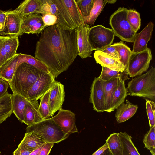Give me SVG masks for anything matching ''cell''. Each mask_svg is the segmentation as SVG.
Instances as JSON below:
<instances>
[{
  "label": "cell",
  "mask_w": 155,
  "mask_h": 155,
  "mask_svg": "<svg viewBox=\"0 0 155 155\" xmlns=\"http://www.w3.org/2000/svg\"><path fill=\"white\" fill-rule=\"evenodd\" d=\"M128 95L155 100V68L152 67L144 74L136 76L129 82Z\"/></svg>",
  "instance_id": "277c9868"
},
{
  "label": "cell",
  "mask_w": 155,
  "mask_h": 155,
  "mask_svg": "<svg viewBox=\"0 0 155 155\" xmlns=\"http://www.w3.org/2000/svg\"><path fill=\"white\" fill-rule=\"evenodd\" d=\"M78 53L76 30L66 29L57 24L41 32L34 55L55 78L68 69Z\"/></svg>",
  "instance_id": "6da1fadb"
},
{
  "label": "cell",
  "mask_w": 155,
  "mask_h": 155,
  "mask_svg": "<svg viewBox=\"0 0 155 155\" xmlns=\"http://www.w3.org/2000/svg\"><path fill=\"white\" fill-rule=\"evenodd\" d=\"M32 151L17 148L13 153V155H29Z\"/></svg>",
  "instance_id": "7dc6e473"
},
{
  "label": "cell",
  "mask_w": 155,
  "mask_h": 155,
  "mask_svg": "<svg viewBox=\"0 0 155 155\" xmlns=\"http://www.w3.org/2000/svg\"><path fill=\"white\" fill-rule=\"evenodd\" d=\"M152 58L151 50L148 48L140 52H132L125 71L130 77L141 75L147 70Z\"/></svg>",
  "instance_id": "ba28073f"
},
{
  "label": "cell",
  "mask_w": 155,
  "mask_h": 155,
  "mask_svg": "<svg viewBox=\"0 0 155 155\" xmlns=\"http://www.w3.org/2000/svg\"><path fill=\"white\" fill-rule=\"evenodd\" d=\"M101 51L119 60L118 53L112 45Z\"/></svg>",
  "instance_id": "7bdbcfd3"
},
{
  "label": "cell",
  "mask_w": 155,
  "mask_h": 155,
  "mask_svg": "<svg viewBox=\"0 0 155 155\" xmlns=\"http://www.w3.org/2000/svg\"><path fill=\"white\" fill-rule=\"evenodd\" d=\"M108 148V147L107 144L105 143L99 148L92 155H100L103 153Z\"/></svg>",
  "instance_id": "c3c4849f"
},
{
  "label": "cell",
  "mask_w": 155,
  "mask_h": 155,
  "mask_svg": "<svg viewBox=\"0 0 155 155\" xmlns=\"http://www.w3.org/2000/svg\"><path fill=\"white\" fill-rule=\"evenodd\" d=\"M53 1L57 8V24L66 29L74 30L84 23L75 0Z\"/></svg>",
  "instance_id": "3957f363"
},
{
  "label": "cell",
  "mask_w": 155,
  "mask_h": 155,
  "mask_svg": "<svg viewBox=\"0 0 155 155\" xmlns=\"http://www.w3.org/2000/svg\"><path fill=\"white\" fill-rule=\"evenodd\" d=\"M44 144L33 150L29 155H39Z\"/></svg>",
  "instance_id": "681fc988"
},
{
  "label": "cell",
  "mask_w": 155,
  "mask_h": 155,
  "mask_svg": "<svg viewBox=\"0 0 155 155\" xmlns=\"http://www.w3.org/2000/svg\"><path fill=\"white\" fill-rule=\"evenodd\" d=\"M138 108L137 104H134L128 100L123 103L116 109L115 114L116 120L118 123L124 122L133 116Z\"/></svg>",
  "instance_id": "ffe728a7"
},
{
  "label": "cell",
  "mask_w": 155,
  "mask_h": 155,
  "mask_svg": "<svg viewBox=\"0 0 155 155\" xmlns=\"http://www.w3.org/2000/svg\"><path fill=\"white\" fill-rule=\"evenodd\" d=\"M118 135L122 147V155H140L132 140V137L125 132H120Z\"/></svg>",
  "instance_id": "d4e9b609"
},
{
  "label": "cell",
  "mask_w": 155,
  "mask_h": 155,
  "mask_svg": "<svg viewBox=\"0 0 155 155\" xmlns=\"http://www.w3.org/2000/svg\"><path fill=\"white\" fill-rule=\"evenodd\" d=\"M11 95L7 91L0 97V124L5 121L13 113L11 101Z\"/></svg>",
  "instance_id": "484cf974"
},
{
  "label": "cell",
  "mask_w": 155,
  "mask_h": 155,
  "mask_svg": "<svg viewBox=\"0 0 155 155\" xmlns=\"http://www.w3.org/2000/svg\"><path fill=\"white\" fill-rule=\"evenodd\" d=\"M94 56L97 63L102 67L120 72L125 71V68L119 60L100 51H96Z\"/></svg>",
  "instance_id": "2e32d148"
},
{
  "label": "cell",
  "mask_w": 155,
  "mask_h": 155,
  "mask_svg": "<svg viewBox=\"0 0 155 155\" xmlns=\"http://www.w3.org/2000/svg\"><path fill=\"white\" fill-rule=\"evenodd\" d=\"M100 155H112L109 148L107 149L103 153Z\"/></svg>",
  "instance_id": "f907efd6"
},
{
  "label": "cell",
  "mask_w": 155,
  "mask_h": 155,
  "mask_svg": "<svg viewBox=\"0 0 155 155\" xmlns=\"http://www.w3.org/2000/svg\"><path fill=\"white\" fill-rule=\"evenodd\" d=\"M155 126L150 127L143 140L144 148L148 150L152 155H155Z\"/></svg>",
  "instance_id": "e575fe53"
},
{
  "label": "cell",
  "mask_w": 155,
  "mask_h": 155,
  "mask_svg": "<svg viewBox=\"0 0 155 155\" xmlns=\"http://www.w3.org/2000/svg\"><path fill=\"white\" fill-rule=\"evenodd\" d=\"M11 101L13 113L21 122L24 123L25 107L31 101L17 94L11 95Z\"/></svg>",
  "instance_id": "7402d4cb"
},
{
  "label": "cell",
  "mask_w": 155,
  "mask_h": 155,
  "mask_svg": "<svg viewBox=\"0 0 155 155\" xmlns=\"http://www.w3.org/2000/svg\"><path fill=\"white\" fill-rule=\"evenodd\" d=\"M0 154H1V152L0 151Z\"/></svg>",
  "instance_id": "f5cc1de1"
},
{
  "label": "cell",
  "mask_w": 155,
  "mask_h": 155,
  "mask_svg": "<svg viewBox=\"0 0 155 155\" xmlns=\"http://www.w3.org/2000/svg\"><path fill=\"white\" fill-rule=\"evenodd\" d=\"M107 3V0H94L89 15L83 18L84 23L89 25H93Z\"/></svg>",
  "instance_id": "4316f807"
},
{
  "label": "cell",
  "mask_w": 155,
  "mask_h": 155,
  "mask_svg": "<svg viewBox=\"0 0 155 155\" xmlns=\"http://www.w3.org/2000/svg\"><path fill=\"white\" fill-rule=\"evenodd\" d=\"M42 5L40 14L42 15L51 13L57 16V8L53 0H41Z\"/></svg>",
  "instance_id": "74e56055"
},
{
  "label": "cell",
  "mask_w": 155,
  "mask_h": 155,
  "mask_svg": "<svg viewBox=\"0 0 155 155\" xmlns=\"http://www.w3.org/2000/svg\"><path fill=\"white\" fill-rule=\"evenodd\" d=\"M42 16V19L44 24L48 27L54 25L57 23V17L53 14L48 13Z\"/></svg>",
  "instance_id": "b9f144b4"
},
{
  "label": "cell",
  "mask_w": 155,
  "mask_h": 155,
  "mask_svg": "<svg viewBox=\"0 0 155 155\" xmlns=\"http://www.w3.org/2000/svg\"><path fill=\"white\" fill-rule=\"evenodd\" d=\"M6 18L5 29L2 35L10 37H17L20 35L22 18L14 10L6 11Z\"/></svg>",
  "instance_id": "5bb4252c"
},
{
  "label": "cell",
  "mask_w": 155,
  "mask_h": 155,
  "mask_svg": "<svg viewBox=\"0 0 155 155\" xmlns=\"http://www.w3.org/2000/svg\"><path fill=\"white\" fill-rule=\"evenodd\" d=\"M106 141L112 155H122V147L118 133L111 134Z\"/></svg>",
  "instance_id": "f1b7e54d"
},
{
  "label": "cell",
  "mask_w": 155,
  "mask_h": 155,
  "mask_svg": "<svg viewBox=\"0 0 155 155\" xmlns=\"http://www.w3.org/2000/svg\"><path fill=\"white\" fill-rule=\"evenodd\" d=\"M154 26V24L150 21L140 32L136 34L133 42L132 52H140L147 49L148 42L152 36Z\"/></svg>",
  "instance_id": "9a60e30c"
},
{
  "label": "cell",
  "mask_w": 155,
  "mask_h": 155,
  "mask_svg": "<svg viewBox=\"0 0 155 155\" xmlns=\"http://www.w3.org/2000/svg\"><path fill=\"white\" fill-rule=\"evenodd\" d=\"M126 18L131 27L137 32L141 26V18L139 12L134 9H128Z\"/></svg>",
  "instance_id": "d590c367"
},
{
  "label": "cell",
  "mask_w": 155,
  "mask_h": 155,
  "mask_svg": "<svg viewBox=\"0 0 155 155\" xmlns=\"http://www.w3.org/2000/svg\"><path fill=\"white\" fill-rule=\"evenodd\" d=\"M54 143H46L43 146L39 155H48Z\"/></svg>",
  "instance_id": "bcb514c9"
},
{
  "label": "cell",
  "mask_w": 155,
  "mask_h": 155,
  "mask_svg": "<svg viewBox=\"0 0 155 155\" xmlns=\"http://www.w3.org/2000/svg\"><path fill=\"white\" fill-rule=\"evenodd\" d=\"M56 82L55 77L50 73L42 71L38 78L27 91L25 98L30 101L40 99Z\"/></svg>",
  "instance_id": "9c48e42d"
},
{
  "label": "cell",
  "mask_w": 155,
  "mask_h": 155,
  "mask_svg": "<svg viewBox=\"0 0 155 155\" xmlns=\"http://www.w3.org/2000/svg\"><path fill=\"white\" fill-rule=\"evenodd\" d=\"M48 27L45 25L42 20L35 24L28 29L25 33L39 34L46 28Z\"/></svg>",
  "instance_id": "60d3db41"
},
{
  "label": "cell",
  "mask_w": 155,
  "mask_h": 155,
  "mask_svg": "<svg viewBox=\"0 0 155 155\" xmlns=\"http://www.w3.org/2000/svg\"><path fill=\"white\" fill-rule=\"evenodd\" d=\"M23 63L32 65L41 71L50 73L46 67L39 60L31 55L21 53L18 57L17 66Z\"/></svg>",
  "instance_id": "4dcf8cb0"
},
{
  "label": "cell",
  "mask_w": 155,
  "mask_h": 155,
  "mask_svg": "<svg viewBox=\"0 0 155 155\" xmlns=\"http://www.w3.org/2000/svg\"><path fill=\"white\" fill-rule=\"evenodd\" d=\"M116 0H107V3H110V4H114L116 2Z\"/></svg>",
  "instance_id": "816d5d0a"
},
{
  "label": "cell",
  "mask_w": 155,
  "mask_h": 155,
  "mask_svg": "<svg viewBox=\"0 0 155 155\" xmlns=\"http://www.w3.org/2000/svg\"><path fill=\"white\" fill-rule=\"evenodd\" d=\"M31 132L40 135L46 143H58L68 137L51 118L28 126L26 132Z\"/></svg>",
  "instance_id": "5b68a950"
},
{
  "label": "cell",
  "mask_w": 155,
  "mask_h": 155,
  "mask_svg": "<svg viewBox=\"0 0 155 155\" xmlns=\"http://www.w3.org/2000/svg\"><path fill=\"white\" fill-rule=\"evenodd\" d=\"M120 78L104 82L105 111L111 112L112 101L114 92L119 83Z\"/></svg>",
  "instance_id": "44dd1931"
},
{
  "label": "cell",
  "mask_w": 155,
  "mask_h": 155,
  "mask_svg": "<svg viewBox=\"0 0 155 155\" xmlns=\"http://www.w3.org/2000/svg\"><path fill=\"white\" fill-rule=\"evenodd\" d=\"M147 113L149 121L150 127L155 126V104L154 101L146 99Z\"/></svg>",
  "instance_id": "f35d334b"
},
{
  "label": "cell",
  "mask_w": 155,
  "mask_h": 155,
  "mask_svg": "<svg viewBox=\"0 0 155 155\" xmlns=\"http://www.w3.org/2000/svg\"><path fill=\"white\" fill-rule=\"evenodd\" d=\"M7 36H0V68L8 60L5 48V43Z\"/></svg>",
  "instance_id": "ab89813d"
},
{
  "label": "cell",
  "mask_w": 155,
  "mask_h": 155,
  "mask_svg": "<svg viewBox=\"0 0 155 155\" xmlns=\"http://www.w3.org/2000/svg\"><path fill=\"white\" fill-rule=\"evenodd\" d=\"M42 5L41 0H26L21 2L14 11L22 18L26 16L34 14H40Z\"/></svg>",
  "instance_id": "d6986e66"
},
{
  "label": "cell",
  "mask_w": 155,
  "mask_h": 155,
  "mask_svg": "<svg viewBox=\"0 0 155 155\" xmlns=\"http://www.w3.org/2000/svg\"><path fill=\"white\" fill-rule=\"evenodd\" d=\"M89 102L93 110L98 112L105 111L104 82L98 77L95 78L91 85Z\"/></svg>",
  "instance_id": "8fae6325"
},
{
  "label": "cell",
  "mask_w": 155,
  "mask_h": 155,
  "mask_svg": "<svg viewBox=\"0 0 155 155\" xmlns=\"http://www.w3.org/2000/svg\"><path fill=\"white\" fill-rule=\"evenodd\" d=\"M114 36L111 29L99 25L90 28L88 40L93 51H101L112 45Z\"/></svg>",
  "instance_id": "52a82bcc"
},
{
  "label": "cell",
  "mask_w": 155,
  "mask_h": 155,
  "mask_svg": "<svg viewBox=\"0 0 155 155\" xmlns=\"http://www.w3.org/2000/svg\"><path fill=\"white\" fill-rule=\"evenodd\" d=\"M6 15V11L0 10V35H2L5 28Z\"/></svg>",
  "instance_id": "f6af8a7d"
},
{
  "label": "cell",
  "mask_w": 155,
  "mask_h": 155,
  "mask_svg": "<svg viewBox=\"0 0 155 155\" xmlns=\"http://www.w3.org/2000/svg\"><path fill=\"white\" fill-rule=\"evenodd\" d=\"M125 71L119 72L107 68L102 67L101 74L98 77L104 81H106L117 78H122L125 80L129 79Z\"/></svg>",
  "instance_id": "f546056e"
},
{
  "label": "cell",
  "mask_w": 155,
  "mask_h": 155,
  "mask_svg": "<svg viewBox=\"0 0 155 155\" xmlns=\"http://www.w3.org/2000/svg\"><path fill=\"white\" fill-rule=\"evenodd\" d=\"M125 80L122 78H120L119 84L114 92L112 100L111 112L124 102L125 98L128 95L127 88L125 86Z\"/></svg>",
  "instance_id": "cb8c5ba5"
},
{
  "label": "cell",
  "mask_w": 155,
  "mask_h": 155,
  "mask_svg": "<svg viewBox=\"0 0 155 155\" xmlns=\"http://www.w3.org/2000/svg\"><path fill=\"white\" fill-rule=\"evenodd\" d=\"M7 81L0 77V97L4 95L7 92L9 87Z\"/></svg>",
  "instance_id": "ee69618b"
},
{
  "label": "cell",
  "mask_w": 155,
  "mask_h": 155,
  "mask_svg": "<svg viewBox=\"0 0 155 155\" xmlns=\"http://www.w3.org/2000/svg\"><path fill=\"white\" fill-rule=\"evenodd\" d=\"M83 18L88 16L93 7L94 0H75Z\"/></svg>",
  "instance_id": "8d00e7d4"
},
{
  "label": "cell",
  "mask_w": 155,
  "mask_h": 155,
  "mask_svg": "<svg viewBox=\"0 0 155 155\" xmlns=\"http://www.w3.org/2000/svg\"><path fill=\"white\" fill-rule=\"evenodd\" d=\"M39 106L37 100L31 101L25 105L24 112V123L28 126L44 120L38 111Z\"/></svg>",
  "instance_id": "e0dca14e"
},
{
  "label": "cell",
  "mask_w": 155,
  "mask_h": 155,
  "mask_svg": "<svg viewBox=\"0 0 155 155\" xmlns=\"http://www.w3.org/2000/svg\"><path fill=\"white\" fill-rule=\"evenodd\" d=\"M90 28L89 25L84 23L75 29L77 35L78 55L82 59L91 57L93 51L88 40Z\"/></svg>",
  "instance_id": "7c38bea8"
},
{
  "label": "cell",
  "mask_w": 155,
  "mask_h": 155,
  "mask_svg": "<svg viewBox=\"0 0 155 155\" xmlns=\"http://www.w3.org/2000/svg\"><path fill=\"white\" fill-rule=\"evenodd\" d=\"M51 119L68 137L71 134L78 132L75 124V114L69 110L62 108Z\"/></svg>",
  "instance_id": "30bf717a"
},
{
  "label": "cell",
  "mask_w": 155,
  "mask_h": 155,
  "mask_svg": "<svg viewBox=\"0 0 155 155\" xmlns=\"http://www.w3.org/2000/svg\"><path fill=\"white\" fill-rule=\"evenodd\" d=\"M42 17L40 14H32L24 17L21 21L20 35L25 33L35 24L42 20Z\"/></svg>",
  "instance_id": "d6a6232c"
},
{
  "label": "cell",
  "mask_w": 155,
  "mask_h": 155,
  "mask_svg": "<svg viewBox=\"0 0 155 155\" xmlns=\"http://www.w3.org/2000/svg\"><path fill=\"white\" fill-rule=\"evenodd\" d=\"M65 92L64 85L60 82L56 81L50 89L49 103L50 117L62 109L65 100Z\"/></svg>",
  "instance_id": "4fadbf2b"
},
{
  "label": "cell",
  "mask_w": 155,
  "mask_h": 155,
  "mask_svg": "<svg viewBox=\"0 0 155 155\" xmlns=\"http://www.w3.org/2000/svg\"><path fill=\"white\" fill-rule=\"evenodd\" d=\"M46 143L38 134L32 132H26L17 148L33 151Z\"/></svg>",
  "instance_id": "ac0fdd59"
},
{
  "label": "cell",
  "mask_w": 155,
  "mask_h": 155,
  "mask_svg": "<svg viewBox=\"0 0 155 155\" xmlns=\"http://www.w3.org/2000/svg\"><path fill=\"white\" fill-rule=\"evenodd\" d=\"M42 71L25 63L17 66L11 80L8 82L13 94H18L25 98L27 91Z\"/></svg>",
  "instance_id": "7a4b0ae2"
},
{
  "label": "cell",
  "mask_w": 155,
  "mask_h": 155,
  "mask_svg": "<svg viewBox=\"0 0 155 155\" xmlns=\"http://www.w3.org/2000/svg\"><path fill=\"white\" fill-rule=\"evenodd\" d=\"M127 10L124 7L118 8L111 15L109 23L115 36L123 41L133 42L136 32L127 20Z\"/></svg>",
  "instance_id": "8992f818"
},
{
  "label": "cell",
  "mask_w": 155,
  "mask_h": 155,
  "mask_svg": "<svg viewBox=\"0 0 155 155\" xmlns=\"http://www.w3.org/2000/svg\"><path fill=\"white\" fill-rule=\"evenodd\" d=\"M112 45L118 52L119 57V61L124 66L126 70L132 53V51L122 41L114 43Z\"/></svg>",
  "instance_id": "83f0119b"
},
{
  "label": "cell",
  "mask_w": 155,
  "mask_h": 155,
  "mask_svg": "<svg viewBox=\"0 0 155 155\" xmlns=\"http://www.w3.org/2000/svg\"><path fill=\"white\" fill-rule=\"evenodd\" d=\"M18 37L7 36L5 43V48L8 60L13 57L16 53L19 45Z\"/></svg>",
  "instance_id": "1f68e13d"
},
{
  "label": "cell",
  "mask_w": 155,
  "mask_h": 155,
  "mask_svg": "<svg viewBox=\"0 0 155 155\" xmlns=\"http://www.w3.org/2000/svg\"><path fill=\"white\" fill-rule=\"evenodd\" d=\"M21 53L16 54L0 68V77L8 82L10 81L16 68L18 57Z\"/></svg>",
  "instance_id": "603a6c76"
},
{
  "label": "cell",
  "mask_w": 155,
  "mask_h": 155,
  "mask_svg": "<svg viewBox=\"0 0 155 155\" xmlns=\"http://www.w3.org/2000/svg\"><path fill=\"white\" fill-rule=\"evenodd\" d=\"M50 89L46 92L40 98V102L38 107V111L44 119L50 118V110L49 97Z\"/></svg>",
  "instance_id": "836d02e7"
}]
</instances>
